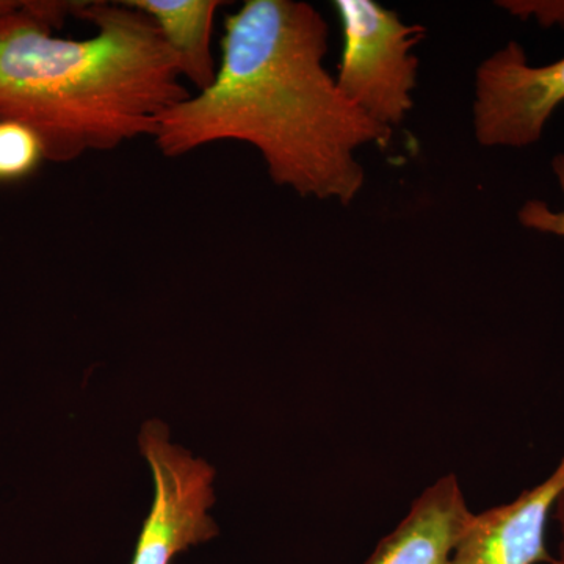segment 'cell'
<instances>
[{
    "mask_svg": "<svg viewBox=\"0 0 564 564\" xmlns=\"http://www.w3.org/2000/svg\"><path fill=\"white\" fill-rule=\"evenodd\" d=\"M564 491V455L554 473L513 502L473 516L454 552V564H551L549 522Z\"/></svg>",
    "mask_w": 564,
    "mask_h": 564,
    "instance_id": "cell-6",
    "label": "cell"
},
{
    "mask_svg": "<svg viewBox=\"0 0 564 564\" xmlns=\"http://www.w3.org/2000/svg\"><path fill=\"white\" fill-rule=\"evenodd\" d=\"M556 176L562 184L564 192V155H558L554 161ZM522 225L527 228L538 229V231L558 234L564 236V212L554 214L541 202L527 203L524 209L519 214Z\"/></svg>",
    "mask_w": 564,
    "mask_h": 564,
    "instance_id": "cell-10",
    "label": "cell"
},
{
    "mask_svg": "<svg viewBox=\"0 0 564 564\" xmlns=\"http://www.w3.org/2000/svg\"><path fill=\"white\" fill-rule=\"evenodd\" d=\"M329 28L299 0H247L228 14L217 76L207 90L163 111L154 143L177 159L218 141L261 152L274 184L347 206L364 185L362 144L388 143L323 66Z\"/></svg>",
    "mask_w": 564,
    "mask_h": 564,
    "instance_id": "cell-1",
    "label": "cell"
},
{
    "mask_svg": "<svg viewBox=\"0 0 564 564\" xmlns=\"http://www.w3.org/2000/svg\"><path fill=\"white\" fill-rule=\"evenodd\" d=\"M473 511L455 474L434 481L411 505L364 564H454V552Z\"/></svg>",
    "mask_w": 564,
    "mask_h": 564,
    "instance_id": "cell-7",
    "label": "cell"
},
{
    "mask_svg": "<svg viewBox=\"0 0 564 564\" xmlns=\"http://www.w3.org/2000/svg\"><path fill=\"white\" fill-rule=\"evenodd\" d=\"M44 158L43 143L28 126L0 120V182L31 176Z\"/></svg>",
    "mask_w": 564,
    "mask_h": 564,
    "instance_id": "cell-9",
    "label": "cell"
},
{
    "mask_svg": "<svg viewBox=\"0 0 564 564\" xmlns=\"http://www.w3.org/2000/svg\"><path fill=\"white\" fill-rule=\"evenodd\" d=\"M14 6H17V2H14V0H0V13L13 9Z\"/></svg>",
    "mask_w": 564,
    "mask_h": 564,
    "instance_id": "cell-12",
    "label": "cell"
},
{
    "mask_svg": "<svg viewBox=\"0 0 564 564\" xmlns=\"http://www.w3.org/2000/svg\"><path fill=\"white\" fill-rule=\"evenodd\" d=\"M150 17L177 62L181 77L202 93L217 76L212 35L221 0H126Z\"/></svg>",
    "mask_w": 564,
    "mask_h": 564,
    "instance_id": "cell-8",
    "label": "cell"
},
{
    "mask_svg": "<svg viewBox=\"0 0 564 564\" xmlns=\"http://www.w3.org/2000/svg\"><path fill=\"white\" fill-rule=\"evenodd\" d=\"M564 101V58L533 68L518 43L477 69L475 135L484 147H527Z\"/></svg>",
    "mask_w": 564,
    "mask_h": 564,
    "instance_id": "cell-5",
    "label": "cell"
},
{
    "mask_svg": "<svg viewBox=\"0 0 564 564\" xmlns=\"http://www.w3.org/2000/svg\"><path fill=\"white\" fill-rule=\"evenodd\" d=\"M334 10L344 36L337 87L370 120L395 128L413 109L419 62L411 51L425 29L373 0H336Z\"/></svg>",
    "mask_w": 564,
    "mask_h": 564,
    "instance_id": "cell-3",
    "label": "cell"
},
{
    "mask_svg": "<svg viewBox=\"0 0 564 564\" xmlns=\"http://www.w3.org/2000/svg\"><path fill=\"white\" fill-rule=\"evenodd\" d=\"M552 521L558 529V544H556L555 555H552L551 564H564V491L556 500L554 511H552Z\"/></svg>",
    "mask_w": 564,
    "mask_h": 564,
    "instance_id": "cell-11",
    "label": "cell"
},
{
    "mask_svg": "<svg viewBox=\"0 0 564 564\" xmlns=\"http://www.w3.org/2000/svg\"><path fill=\"white\" fill-rule=\"evenodd\" d=\"M139 447L154 478V500L132 564H170L181 552L218 534V525L207 514L215 503V469L172 444L165 422H144Z\"/></svg>",
    "mask_w": 564,
    "mask_h": 564,
    "instance_id": "cell-4",
    "label": "cell"
},
{
    "mask_svg": "<svg viewBox=\"0 0 564 564\" xmlns=\"http://www.w3.org/2000/svg\"><path fill=\"white\" fill-rule=\"evenodd\" d=\"M191 96L154 21L126 0H25L0 13V120L54 163L154 137Z\"/></svg>",
    "mask_w": 564,
    "mask_h": 564,
    "instance_id": "cell-2",
    "label": "cell"
}]
</instances>
